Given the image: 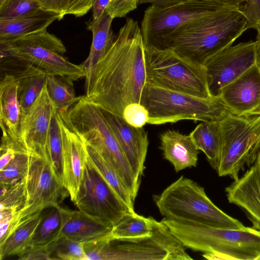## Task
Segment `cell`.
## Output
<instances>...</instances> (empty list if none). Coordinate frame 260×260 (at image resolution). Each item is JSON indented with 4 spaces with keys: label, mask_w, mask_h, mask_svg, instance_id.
<instances>
[{
    "label": "cell",
    "mask_w": 260,
    "mask_h": 260,
    "mask_svg": "<svg viewBox=\"0 0 260 260\" xmlns=\"http://www.w3.org/2000/svg\"><path fill=\"white\" fill-rule=\"evenodd\" d=\"M29 154L25 151H18L15 157L0 170V184H12L24 179L27 174Z\"/></svg>",
    "instance_id": "cell-35"
},
{
    "label": "cell",
    "mask_w": 260,
    "mask_h": 260,
    "mask_svg": "<svg viewBox=\"0 0 260 260\" xmlns=\"http://www.w3.org/2000/svg\"><path fill=\"white\" fill-rule=\"evenodd\" d=\"M85 144L87 157L90 163L128 210L131 212L135 211V200L111 164L95 149L86 143Z\"/></svg>",
    "instance_id": "cell-27"
},
{
    "label": "cell",
    "mask_w": 260,
    "mask_h": 260,
    "mask_svg": "<svg viewBox=\"0 0 260 260\" xmlns=\"http://www.w3.org/2000/svg\"><path fill=\"white\" fill-rule=\"evenodd\" d=\"M40 8L38 0H5L0 5V19L17 17Z\"/></svg>",
    "instance_id": "cell-36"
},
{
    "label": "cell",
    "mask_w": 260,
    "mask_h": 260,
    "mask_svg": "<svg viewBox=\"0 0 260 260\" xmlns=\"http://www.w3.org/2000/svg\"><path fill=\"white\" fill-rule=\"evenodd\" d=\"M56 110L46 83L34 104L21 119L20 143L29 155L45 161L51 118Z\"/></svg>",
    "instance_id": "cell-15"
},
{
    "label": "cell",
    "mask_w": 260,
    "mask_h": 260,
    "mask_svg": "<svg viewBox=\"0 0 260 260\" xmlns=\"http://www.w3.org/2000/svg\"><path fill=\"white\" fill-rule=\"evenodd\" d=\"M46 161L50 166L58 182L63 186V145L57 110L51 118Z\"/></svg>",
    "instance_id": "cell-30"
},
{
    "label": "cell",
    "mask_w": 260,
    "mask_h": 260,
    "mask_svg": "<svg viewBox=\"0 0 260 260\" xmlns=\"http://www.w3.org/2000/svg\"><path fill=\"white\" fill-rule=\"evenodd\" d=\"M0 185V209L11 210L16 215L26 201L25 178L14 184Z\"/></svg>",
    "instance_id": "cell-34"
},
{
    "label": "cell",
    "mask_w": 260,
    "mask_h": 260,
    "mask_svg": "<svg viewBox=\"0 0 260 260\" xmlns=\"http://www.w3.org/2000/svg\"><path fill=\"white\" fill-rule=\"evenodd\" d=\"M241 10H222L184 25L162 38L156 46L204 66L210 57L232 45L247 29Z\"/></svg>",
    "instance_id": "cell-2"
},
{
    "label": "cell",
    "mask_w": 260,
    "mask_h": 260,
    "mask_svg": "<svg viewBox=\"0 0 260 260\" xmlns=\"http://www.w3.org/2000/svg\"><path fill=\"white\" fill-rule=\"evenodd\" d=\"M160 144L164 158L171 162L176 172L197 166L199 150L190 135L168 130L161 134Z\"/></svg>",
    "instance_id": "cell-24"
},
{
    "label": "cell",
    "mask_w": 260,
    "mask_h": 260,
    "mask_svg": "<svg viewBox=\"0 0 260 260\" xmlns=\"http://www.w3.org/2000/svg\"><path fill=\"white\" fill-rule=\"evenodd\" d=\"M69 0H38L44 9L58 13L63 17Z\"/></svg>",
    "instance_id": "cell-42"
},
{
    "label": "cell",
    "mask_w": 260,
    "mask_h": 260,
    "mask_svg": "<svg viewBox=\"0 0 260 260\" xmlns=\"http://www.w3.org/2000/svg\"><path fill=\"white\" fill-rule=\"evenodd\" d=\"M153 201L164 218L193 222L222 229L242 230L247 227L220 210L204 188L183 176L167 187Z\"/></svg>",
    "instance_id": "cell-5"
},
{
    "label": "cell",
    "mask_w": 260,
    "mask_h": 260,
    "mask_svg": "<svg viewBox=\"0 0 260 260\" xmlns=\"http://www.w3.org/2000/svg\"><path fill=\"white\" fill-rule=\"evenodd\" d=\"M147 83L195 96L212 98L204 66L168 48L145 45Z\"/></svg>",
    "instance_id": "cell-9"
},
{
    "label": "cell",
    "mask_w": 260,
    "mask_h": 260,
    "mask_svg": "<svg viewBox=\"0 0 260 260\" xmlns=\"http://www.w3.org/2000/svg\"><path fill=\"white\" fill-rule=\"evenodd\" d=\"M257 41L231 45L210 57L204 64L212 97L256 63Z\"/></svg>",
    "instance_id": "cell-14"
},
{
    "label": "cell",
    "mask_w": 260,
    "mask_h": 260,
    "mask_svg": "<svg viewBox=\"0 0 260 260\" xmlns=\"http://www.w3.org/2000/svg\"><path fill=\"white\" fill-rule=\"evenodd\" d=\"M50 260H86L83 243L60 236L47 246Z\"/></svg>",
    "instance_id": "cell-33"
},
{
    "label": "cell",
    "mask_w": 260,
    "mask_h": 260,
    "mask_svg": "<svg viewBox=\"0 0 260 260\" xmlns=\"http://www.w3.org/2000/svg\"><path fill=\"white\" fill-rule=\"evenodd\" d=\"M111 0H94L92 9V19H96L102 15L106 10Z\"/></svg>",
    "instance_id": "cell-44"
},
{
    "label": "cell",
    "mask_w": 260,
    "mask_h": 260,
    "mask_svg": "<svg viewBox=\"0 0 260 260\" xmlns=\"http://www.w3.org/2000/svg\"><path fill=\"white\" fill-rule=\"evenodd\" d=\"M152 230V217L128 211L113 227L111 238L120 240L140 239L150 236Z\"/></svg>",
    "instance_id": "cell-29"
},
{
    "label": "cell",
    "mask_w": 260,
    "mask_h": 260,
    "mask_svg": "<svg viewBox=\"0 0 260 260\" xmlns=\"http://www.w3.org/2000/svg\"><path fill=\"white\" fill-rule=\"evenodd\" d=\"M5 0H0V5L2 4Z\"/></svg>",
    "instance_id": "cell-47"
},
{
    "label": "cell",
    "mask_w": 260,
    "mask_h": 260,
    "mask_svg": "<svg viewBox=\"0 0 260 260\" xmlns=\"http://www.w3.org/2000/svg\"><path fill=\"white\" fill-rule=\"evenodd\" d=\"M58 207L61 221L59 237L84 243L111 235L113 226L110 224L80 210H73L60 205Z\"/></svg>",
    "instance_id": "cell-20"
},
{
    "label": "cell",
    "mask_w": 260,
    "mask_h": 260,
    "mask_svg": "<svg viewBox=\"0 0 260 260\" xmlns=\"http://www.w3.org/2000/svg\"><path fill=\"white\" fill-rule=\"evenodd\" d=\"M62 18L58 13L40 8L17 17L0 19V42L13 41L45 30L55 20Z\"/></svg>",
    "instance_id": "cell-22"
},
{
    "label": "cell",
    "mask_w": 260,
    "mask_h": 260,
    "mask_svg": "<svg viewBox=\"0 0 260 260\" xmlns=\"http://www.w3.org/2000/svg\"><path fill=\"white\" fill-rule=\"evenodd\" d=\"M219 123L221 145L216 171L219 176L237 181L240 171L252 165L260 151V113H230Z\"/></svg>",
    "instance_id": "cell-10"
},
{
    "label": "cell",
    "mask_w": 260,
    "mask_h": 260,
    "mask_svg": "<svg viewBox=\"0 0 260 260\" xmlns=\"http://www.w3.org/2000/svg\"><path fill=\"white\" fill-rule=\"evenodd\" d=\"M152 235L136 240L111 235L83 243L86 260H192L186 248L161 220L152 217Z\"/></svg>",
    "instance_id": "cell-6"
},
{
    "label": "cell",
    "mask_w": 260,
    "mask_h": 260,
    "mask_svg": "<svg viewBox=\"0 0 260 260\" xmlns=\"http://www.w3.org/2000/svg\"><path fill=\"white\" fill-rule=\"evenodd\" d=\"M94 0H69L65 14L73 15L76 17L86 14L92 9Z\"/></svg>",
    "instance_id": "cell-41"
},
{
    "label": "cell",
    "mask_w": 260,
    "mask_h": 260,
    "mask_svg": "<svg viewBox=\"0 0 260 260\" xmlns=\"http://www.w3.org/2000/svg\"><path fill=\"white\" fill-rule=\"evenodd\" d=\"M145 45L138 22L127 18L98 62L85 98L121 117L127 105L140 103L147 83Z\"/></svg>",
    "instance_id": "cell-1"
},
{
    "label": "cell",
    "mask_w": 260,
    "mask_h": 260,
    "mask_svg": "<svg viewBox=\"0 0 260 260\" xmlns=\"http://www.w3.org/2000/svg\"><path fill=\"white\" fill-rule=\"evenodd\" d=\"M42 212L20 223L0 244L1 259L10 256L17 255L30 245L34 233L41 220Z\"/></svg>",
    "instance_id": "cell-28"
},
{
    "label": "cell",
    "mask_w": 260,
    "mask_h": 260,
    "mask_svg": "<svg viewBox=\"0 0 260 260\" xmlns=\"http://www.w3.org/2000/svg\"><path fill=\"white\" fill-rule=\"evenodd\" d=\"M122 118L134 127H142L148 123L149 114L146 108L141 103H133L125 108Z\"/></svg>",
    "instance_id": "cell-37"
},
{
    "label": "cell",
    "mask_w": 260,
    "mask_h": 260,
    "mask_svg": "<svg viewBox=\"0 0 260 260\" xmlns=\"http://www.w3.org/2000/svg\"><path fill=\"white\" fill-rule=\"evenodd\" d=\"M189 135L198 149L204 153L211 167L216 170L221 145L219 121H202Z\"/></svg>",
    "instance_id": "cell-26"
},
{
    "label": "cell",
    "mask_w": 260,
    "mask_h": 260,
    "mask_svg": "<svg viewBox=\"0 0 260 260\" xmlns=\"http://www.w3.org/2000/svg\"><path fill=\"white\" fill-rule=\"evenodd\" d=\"M59 113L64 121L84 142L95 149L111 164L135 200L141 181L135 175L102 110L82 96L67 112Z\"/></svg>",
    "instance_id": "cell-4"
},
{
    "label": "cell",
    "mask_w": 260,
    "mask_h": 260,
    "mask_svg": "<svg viewBox=\"0 0 260 260\" xmlns=\"http://www.w3.org/2000/svg\"><path fill=\"white\" fill-rule=\"evenodd\" d=\"M222 10H229L202 0H181L166 7L151 5L144 11L140 27L145 45L156 47L176 29Z\"/></svg>",
    "instance_id": "cell-11"
},
{
    "label": "cell",
    "mask_w": 260,
    "mask_h": 260,
    "mask_svg": "<svg viewBox=\"0 0 260 260\" xmlns=\"http://www.w3.org/2000/svg\"><path fill=\"white\" fill-rule=\"evenodd\" d=\"M21 119L17 81L13 74L5 73L0 82V122L2 137H8L22 145L19 141Z\"/></svg>",
    "instance_id": "cell-21"
},
{
    "label": "cell",
    "mask_w": 260,
    "mask_h": 260,
    "mask_svg": "<svg viewBox=\"0 0 260 260\" xmlns=\"http://www.w3.org/2000/svg\"><path fill=\"white\" fill-rule=\"evenodd\" d=\"M256 64L260 67V33H257Z\"/></svg>",
    "instance_id": "cell-46"
},
{
    "label": "cell",
    "mask_w": 260,
    "mask_h": 260,
    "mask_svg": "<svg viewBox=\"0 0 260 260\" xmlns=\"http://www.w3.org/2000/svg\"><path fill=\"white\" fill-rule=\"evenodd\" d=\"M25 182V202L11 221L6 235L0 240V244L20 223L47 208L59 205L65 197V188L56 179L50 166L39 157L29 155Z\"/></svg>",
    "instance_id": "cell-12"
},
{
    "label": "cell",
    "mask_w": 260,
    "mask_h": 260,
    "mask_svg": "<svg viewBox=\"0 0 260 260\" xmlns=\"http://www.w3.org/2000/svg\"><path fill=\"white\" fill-rule=\"evenodd\" d=\"M17 256L19 260H50L47 246L30 245Z\"/></svg>",
    "instance_id": "cell-40"
},
{
    "label": "cell",
    "mask_w": 260,
    "mask_h": 260,
    "mask_svg": "<svg viewBox=\"0 0 260 260\" xmlns=\"http://www.w3.org/2000/svg\"><path fill=\"white\" fill-rule=\"evenodd\" d=\"M161 221L186 248L203 252L208 259H260V231L217 228L164 218Z\"/></svg>",
    "instance_id": "cell-3"
},
{
    "label": "cell",
    "mask_w": 260,
    "mask_h": 260,
    "mask_svg": "<svg viewBox=\"0 0 260 260\" xmlns=\"http://www.w3.org/2000/svg\"><path fill=\"white\" fill-rule=\"evenodd\" d=\"M21 63L23 68L12 74L18 84V97L22 117L40 94L46 83L48 74L32 64Z\"/></svg>",
    "instance_id": "cell-25"
},
{
    "label": "cell",
    "mask_w": 260,
    "mask_h": 260,
    "mask_svg": "<svg viewBox=\"0 0 260 260\" xmlns=\"http://www.w3.org/2000/svg\"><path fill=\"white\" fill-rule=\"evenodd\" d=\"M138 5L137 0H112L105 12L113 19L122 18L137 9Z\"/></svg>",
    "instance_id": "cell-39"
},
{
    "label": "cell",
    "mask_w": 260,
    "mask_h": 260,
    "mask_svg": "<svg viewBox=\"0 0 260 260\" xmlns=\"http://www.w3.org/2000/svg\"><path fill=\"white\" fill-rule=\"evenodd\" d=\"M46 84L49 96L59 112H67L82 97L76 96L73 84L60 76L48 75Z\"/></svg>",
    "instance_id": "cell-32"
},
{
    "label": "cell",
    "mask_w": 260,
    "mask_h": 260,
    "mask_svg": "<svg viewBox=\"0 0 260 260\" xmlns=\"http://www.w3.org/2000/svg\"><path fill=\"white\" fill-rule=\"evenodd\" d=\"M112 1V0H111V1ZM111 1H110V2H111Z\"/></svg>",
    "instance_id": "cell-48"
},
{
    "label": "cell",
    "mask_w": 260,
    "mask_h": 260,
    "mask_svg": "<svg viewBox=\"0 0 260 260\" xmlns=\"http://www.w3.org/2000/svg\"><path fill=\"white\" fill-rule=\"evenodd\" d=\"M181 0H137L138 4H150L156 7H166L179 3Z\"/></svg>",
    "instance_id": "cell-45"
},
{
    "label": "cell",
    "mask_w": 260,
    "mask_h": 260,
    "mask_svg": "<svg viewBox=\"0 0 260 260\" xmlns=\"http://www.w3.org/2000/svg\"><path fill=\"white\" fill-rule=\"evenodd\" d=\"M241 11L247 20V29L252 28L260 33V0H246Z\"/></svg>",
    "instance_id": "cell-38"
},
{
    "label": "cell",
    "mask_w": 260,
    "mask_h": 260,
    "mask_svg": "<svg viewBox=\"0 0 260 260\" xmlns=\"http://www.w3.org/2000/svg\"><path fill=\"white\" fill-rule=\"evenodd\" d=\"M66 48L60 39L46 29L17 39L0 42L1 57L28 63L60 76L70 83L84 77L82 64H76L63 55Z\"/></svg>",
    "instance_id": "cell-8"
},
{
    "label": "cell",
    "mask_w": 260,
    "mask_h": 260,
    "mask_svg": "<svg viewBox=\"0 0 260 260\" xmlns=\"http://www.w3.org/2000/svg\"><path fill=\"white\" fill-rule=\"evenodd\" d=\"M225 8L229 10H241V4L246 0H202Z\"/></svg>",
    "instance_id": "cell-43"
},
{
    "label": "cell",
    "mask_w": 260,
    "mask_h": 260,
    "mask_svg": "<svg viewBox=\"0 0 260 260\" xmlns=\"http://www.w3.org/2000/svg\"><path fill=\"white\" fill-rule=\"evenodd\" d=\"M58 207L59 205L51 207L48 208L46 211H43L41 220L34 233L30 245L47 246L59 237L61 221Z\"/></svg>",
    "instance_id": "cell-31"
},
{
    "label": "cell",
    "mask_w": 260,
    "mask_h": 260,
    "mask_svg": "<svg viewBox=\"0 0 260 260\" xmlns=\"http://www.w3.org/2000/svg\"><path fill=\"white\" fill-rule=\"evenodd\" d=\"M102 110L135 175L141 181L149 144L147 132L143 127H134L122 117Z\"/></svg>",
    "instance_id": "cell-17"
},
{
    "label": "cell",
    "mask_w": 260,
    "mask_h": 260,
    "mask_svg": "<svg viewBox=\"0 0 260 260\" xmlns=\"http://www.w3.org/2000/svg\"><path fill=\"white\" fill-rule=\"evenodd\" d=\"M225 191L229 202L244 210L252 228L260 231V151L251 167Z\"/></svg>",
    "instance_id": "cell-19"
},
{
    "label": "cell",
    "mask_w": 260,
    "mask_h": 260,
    "mask_svg": "<svg viewBox=\"0 0 260 260\" xmlns=\"http://www.w3.org/2000/svg\"><path fill=\"white\" fill-rule=\"evenodd\" d=\"M58 112L63 145V186L74 203L82 180L87 159L85 142Z\"/></svg>",
    "instance_id": "cell-18"
},
{
    "label": "cell",
    "mask_w": 260,
    "mask_h": 260,
    "mask_svg": "<svg viewBox=\"0 0 260 260\" xmlns=\"http://www.w3.org/2000/svg\"><path fill=\"white\" fill-rule=\"evenodd\" d=\"M74 204L79 210L113 226L130 211L93 167L87 155Z\"/></svg>",
    "instance_id": "cell-13"
},
{
    "label": "cell",
    "mask_w": 260,
    "mask_h": 260,
    "mask_svg": "<svg viewBox=\"0 0 260 260\" xmlns=\"http://www.w3.org/2000/svg\"><path fill=\"white\" fill-rule=\"evenodd\" d=\"M140 103L148 112L150 124L186 119L219 121L231 113L219 97L202 98L147 83Z\"/></svg>",
    "instance_id": "cell-7"
},
{
    "label": "cell",
    "mask_w": 260,
    "mask_h": 260,
    "mask_svg": "<svg viewBox=\"0 0 260 260\" xmlns=\"http://www.w3.org/2000/svg\"><path fill=\"white\" fill-rule=\"evenodd\" d=\"M218 97L231 113H260V67L256 63L225 86Z\"/></svg>",
    "instance_id": "cell-16"
},
{
    "label": "cell",
    "mask_w": 260,
    "mask_h": 260,
    "mask_svg": "<svg viewBox=\"0 0 260 260\" xmlns=\"http://www.w3.org/2000/svg\"><path fill=\"white\" fill-rule=\"evenodd\" d=\"M113 20V18L105 11L98 19L92 18L86 22L87 29L92 32V40L89 55L82 63L85 78V88L92 79L98 62L104 56L115 38L111 28Z\"/></svg>",
    "instance_id": "cell-23"
}]
</instances>
